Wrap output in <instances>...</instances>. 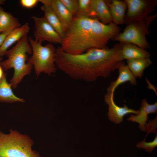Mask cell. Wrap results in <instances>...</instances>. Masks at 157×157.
Instances as JSON below:
<instances>
[{"mask_svg":"<svg viewBox=\"0 0 157 157\" xmlns=\"http://www.w3.org/2000/svg\"><path fill=\"white\" fill-rule=\"evenodd\" d=\"M119 43L109 49L92 48L79 54L66 53L60 47L56 48L57 67L76 80L93 82L99 77L106 78L118 69L123 62Z\"/></svg>","mask_w":157,"mask_h":157,"instance_id":"obj_1","label":"cell"},{"mask_svg":"<svg viewBox=\"0 0 157 157\" xmlns=\"http://www.w3.org/2000/svg\"><path fill=\"white\" fill-rule=\"evenodd\" d=\"M105 2L108 7L112 22L117 25L124 23L125 11L127 8L125 1L113 0Z\"/></svg>","mask_w":157,"mask_h":157,"instance_id":"obj_13","label":"cell"},{"mask_svg":"<svg viewBox=\"0 0 157 157\" xmlns=\"http://www.w3.org/2000/svg\"><path fill=\"white\" fill-rule=\"evenodd\" d=\"M113 22L104 24L97 19L74 16L60 47L68 53L79 54L92 48H104L119 33Z\"/></svg>","mask_w":157,"mask_h":157,"instance_id":"obj_2","label":"cell"},{"mask_svg":"<svg viewBox=\"0 0 157 157\" xmlns=\"http://www.w3.org/2000/svg\"><path fill=\"white\" fill-rule=\"evenodd\" d=\"M4 73H3V69L2 67L1 64V62H0V80L3 76Z\"/></svg>","mask_w":157,"mask_h":157,"instance_id":"obj_27","label":"cell"},{"mask_svg":"<svg viewBox=\"0 0 157 157\" xmlns=\"http://www.w3.org/2000/svg\"><path fill=\"white\" fill-rule=\"evenodd\" d=\"M39 2V0H21L20 3L23 7L31 8L34 7Z\"/></svg>","mask_w":157,"mask_h":157,"instance_id":"obj_25","label":"cell"},{"mask_svg":"<svg viewBox=\"0 0 157 157\" xmlns=\"http://www.w3.org/2000/svg\"><path fill=\"white\" fill-rule=\"evenodd\" d=\"M32 53V49L27 35L17 42L12 48L8 50L5 55L8 58L1 62L3 70L6 71L12 68L14 74L10 83L15 88L24 77L31 73L33 65L28 62V55Z\"/></svg>","mask_w":157,"mask_h":157,"instance_id":"obj_3","label":"cell"},{"mask_svg":"<svg viewBox=\"0 0 157 157\" xmlns=\"http://www.w3.org/2000/svg\"><path fill=\"white\" fill-rule=\"evenodd\" d=\"M118 69V77L115 80L110 82L107 88V92H114L119 85L126 82H129L133 85H135L137 83L135 77L127 65L123 63Z\"/></svg>","mask_w":157,"mask_h":157,"instance_id":"obj_14","label":"cell"},{"mask_svg":"<svg viewBox=\"0 0 157 157\" xmlns=\"http://www.w3.org/2000/svg\"><path fill=\"white\" fill-rule=\"evenodd\" d=\"M114 92H107L104 97L105 101L108 106V115L111 121L119 124L122 122L126 115L130 113L137 115L138 113L139 110L130 108L125 104L122 107L117 105L114 102Z\"/></svg>","mask_w":157,"mask_h":157,"instance_id":"obj_9","label":"cell"},{"mask_svg":"<svg viewBox=\"0 0 157 157\" xmlns=\"http://www.w3.org/2000/svg\"><path fill=\"white\" fill-rule=\"evenodd\" d=\"M157 116L154 120H150L147 123L145 126L146 131L147 132V133L145 138V140L147 136L149 133L152 132L155 133L157 135Z\"/></svg>","mask_w":157,"mask_h":157,"instance_id":"obj_24","label":"cell"},{"mask_svg":"<svg viewBox=\"0 0 157 157\" xmlns=\"http://www.w3.org/2000/svg\"><path fill=\"white\" fill-rule=\"evenodd\" d=\"M35 26L34 40L42 43L44 41L61 44L63 38L49 24L44 17H32Z\"/></svg>","mask_w":157,"mask_h":157,"instance_id":"obj_7","label":"cell"},{"mask_svg":"<svg viewBox=\"0 0 157 157\" xmlns=\"http://www.w3.org/2000/svg\"><path fill=\"white\" fill-rule=\"evenodd\" d=\"M74 16L90 17L98 19L92 4V0H78V7Z\"/></svg>","mask_w":157,"mask_h":157,"instance_id":"obj_21","label":"cell"},{"mask_svg":"<svg viewBox=\"0 0 157 157\" xmlns=\"http://www.w3.org/2000/svg\"><path fill=\"white\" fill-rule=\"evenodd\" d=\"M13 30L2 32L0 33V47L3 44L7 35Z\"/></svg>","mask_w":157,"mask_h":157,"instance_id":"obj_26","label":"cell"},{"mask_svg":"<svg viewBox=\"0 0 157 157\" xmlns=\"http://www.w3.org/2000/svg\"><path fill=\"white\" fill-rule=\"evenodd\" d=\"M121 55L123 60H127L149 57V53L145 49L133 44H123Z\"/></svg>","mask_w":157,"mask_h":157,"instance_id":"obj_15","label":"cell"},{"mask_svg":"<svg viewBox=\"0 0 157 157\" xmlns=\"http://www.w3.org/2000/svg\"><path fill=\"white\" fill-rule=\"evenodd\" d=\"M144 139L142 141L138 143L136 145L139 148H143L147 152L151 153L157 146V135L154 140L152 142H146Z\"/></svg>","mask_w":157,"mask_h":157,"instance_id":"obj_22","label":"cell"},{"mask_svg":"<svg viewBox=\"0 0 157 157\" xmlns=\"http://www.w3.org/2000/svg\"><path fill=\"white\" fill-rule=\"evenodd\" d=\"M6 77V73H4L0 80V102H24V99L18 97L14 93L11 84L7 82Z\"/></svg>","mask_w":157,"mask_h":157,"instance_id":"obj_16","label":"cell"},{"mask_svg":"<svg viewBox=\"0 0 157 157\" xmlns=\"http://www.w3.org/2000/svg\"><path fill=\"white\" fill-rule=\"evenodd\" d=\"M28 40L32 48V55L28 62L34 66L37 76L42 72L49 76L55 73L57 67L55 60L56 48L53 45L49 43L43 45L31 37Z\"/></svg>","mask_w":157,"mask_h":157,"instance_id":"obj_5","label":"cell"},{"mask_svg":"<svg viewBox=\"0 0 157 157\" xmlns=\"http://www.w3.org/2000/svg\"><path fill=\"white\" fill-rule=\"evenodd\" d=\"M127 63V65L135 78H141L144 70L151 64V61L148 58L128 60Z\"/></svg>","mask_w":157,"mask_h":157,"instance_id":"obj_19","label":"cell"},{"mask_svg":"<svg viewBox=\"0 0 157 157\" xmlns=\"http://www.w3.org/2000/svg\"><path fill=\"white\" fill-rule=\"evenodd\" d=\"M136 115H131L127 119L128 121L135 122L139 124V127L144 132L146 131L145 126L148 119V115L157 112V102L149 104L145 99H143L141 102V107Z\"/></svg>","mask_w":157,"mask_h":157,"instance_id":"obj_11","label":"cell"},{"mask_svg":"<svg viewBox=\"0 0 157 157\" xmlns=\"http://www.w3.org/2000/svg\"><path fill=\"white\" fill-rule=\"evenodd\" d=\"M66 7L74 17L77 12L78 0H61Z\"/></svg>","mask_w":157,"mask_h":157,"instance_id":"obj_23","label":"cell"},{"mask_svg":"<svg viewBox=\"0 0 157 157\" xmlns=\"http://www.w3.org/2000/svg\"><path fill=\"white\" fill-rule=\"evenodd\" d=\"M43 5L51 7L59 19L65 32L70 26L74 16L68 10L61 0H39Z\"/></svg>","mask_w":157,"mask_h":157,"instance_id":"obj_10","label":"cell"},{"mask_svg":"<svg viewBox=\"0 0 157 157\" xmlns=\"http://www.w3.org/2000/svg\"><path fill=\"white\" fill-rule=\"evenodd\" d=\"M33 141L28 136L16 130L8 134L0 130V157H41L32 150Z\"/></svg>","mask_w":157,"mask_h":157,"instance_id":"obj_4","label":"cell"},{"mask_svg":"<svg viewBox=\"0 0 157 157\" xmlns=\"http://www.w3.org/2000/svg\"><path fill=\"white\" fill-rule=\"evenodd\" d=\"M21 26L17 19L3 10L0 14L1 33L13 30Z\"/></svg>","mask_w":157,"mask_h":157,"instance_id":"obj_20","label":"cell"},{"mask_svg":"<svg viewBox=\"0 0 157 157\" xmlns=\"http://www.w3.org/2000/svg\"><path fill=\"white\" fill-rule=\"evenodd\" d=\"M127 11L126 21L128 23L147 16L154 7L153 3L144 0H126Z\"/></svg>","mask_w":157,"mask_h":157,"instance_id":"obj_8","label":"cell"},{"mask_svg":"<svg viewBox=\"0 0 157 157\" xmlns=\"http://www.w3.org/2000/svg\"><path fill=\"white\" fill-rule=\"evenodd\" d=\"M92 2L98 20L104 24H108L112 22L110 11L105 1L92 0Z\"/></svg>","mask_w":157,"mask_h":157,"instance_id":"obj_18","label":"cell"},{"mask_svg":"<svg viewBox=\"0 0 157 157\" xmlns=\"http://www.w3.org/2000/svg\"><path fill=\"white\" fill-rule=\"evenodd\" d=\"M155 17L147 16L128 23L123 32L119 33L113 40L122 44H133L145 49L149 48L146 35L149 32V25Z\"/></svg>","mask_w":157,"mask_h":157,"instance_id":"obj_6","label":"cell"},{"mask_svg":"<svg viewBox=\"0 0 157 157\" xmlns=\"http://www.w3.org/2000/svg\"><path fill=\"white\" fill-rule=\"evenodd\" d=\"M30 28L28 23L15 29L7 36L0 47V56L5 55L8 48L16 42H17L29 31Z\"/></svg>","mask_w":157,"mask_h":157,"instance_id":"obj_12","label":"cell"},{"mask_svg":"<svg viewBox=\"0 0 157 157\" xmlns=\"http://www.w3.org/2000/svg\"><path fill=\"white\" fill-rule=\"evenodd\" d=\"M41 9L44 13V17L63 39L65 32L57 15L50 6L48 5H43Z\"/></svg>","mask_w":157,"mask_h":157,"instance_id":"obj_17","label":"cell"},{"mask_svg":"<svg viewBox=\"0 0 157 157\" xmlns=\"http://www.w3.org/2000/svg\"><path fill=\"white\" fill-rule=\"evenodd\" d=\"M5 1V0H0V14L1 12L3 10L2 8L1 7V5L3 4ZM0 33H1L0 31Z\"/></svg>","mask_w":157,"mask_h":157,"instance_id":"obj_28","label":"cell"}]
</instances>
